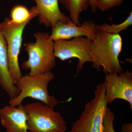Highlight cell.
Returning a JSON list of instances; mask_svg holds the SVG:
<instances>
[{
    "mask_svg": "<svg viewBox=\"0 0 132 132\" xmlns=\"http://www.w3.org/2000/svg\"><path fill=\"white\" fill-rule=\"evenodd\" d=\"M34 6L40 24L53 27L59 21L66 22L71 20L60 10L59 0H34Z\"/></svg>",
    "mask_w": 132,
    "mask_h": 132,
    "instance_id": "11",
    "label": "cell"
},
{
    "mask_svg": "<svg viewBox=\"0 0 132 132\" xmlns=\"http://www.w3.org/2000/svg\"><path fill=\"white\" fill-rule=\"evenodd\" d=\"M34 36L36 40L35 43L24 44L29 58L21 64L23 69L29 71L28 75L33 76L50 72L56 65L54 43L49 34L37 32Z\"/></svg>",
    "mask_w": 132,
    "mask_h": 132,
    "instance_id": "2",
    "label": "cell"
},
{
    "mask_svg": "<svg viewBox=\"0 0 132 132\" xmlns=\"http://www.w3.org/2000/svg\"><path fill=\"white\" fill-rule=\"evenodd\" d=\"M33 19L31 17L24 22L16 23L8 17H6L3 21L0 22V32L7 45L9 72L15 85L22 76L19 63L22 34L25 27Z\"/></svg>",
    "mask_w": 132,
    "mask_h": 132,
    "instance_id": "6",
    "label": "cell"
},
{
    "mask_svg": "<svg viewBox=\"0 0 132 132\" xmlns=\"http://www.w3.org/2000/svg\"><path fill=\"white\" fill-rule=\"evenodd\" d=\"M97 0H89V6L91 7L92 12L95 13L97 10Z\"/></svg>",
    "mask_w": 132,
    "mask_h": 132,
    "instance_id": "19",
    "label": "cell"
},
{
    "mask_svg": "<svg viewBox=\"0 0 132 132\" xmlns=\"http://www.w3.org/2000/svg\"><path fill=\"white\" fill-rule=\"evenodd\" d=\"M59 3L64 5L69 12V17L72 21L77 26H80V14L87 10L89 0H60Z\"/></svg>",
    "mask_w": 132,
    "mask_h": 132,
    "instance_id": "13",
    "label": "cell"
},
{
    "mask_svg": "<svg viewBox=\"0 0 132 132\" xmlns=\"http://www.w3.org/2000/svg\"><path fill=\"white\" fill-rule=\"evenodd\" d=\"M0 119L6 132H29L22 104L17 106L9 105L0 108Z\"/></svg>",
    "mask_w": 132,
    "mask_h": 132,
    "instance_id": "10",
    "label": "cell"
},
{
    "mask_svg": "<svg viewBox=\"0 0 132 132\" xmlns=\"http://www.w3.org/2000/svg\"><path fill=\"white\" fill-rule=\"evenodd\" d=\"M123 0H97V8L102 11H106L112 8L120 6Z\"/></svg>",
    "mask_w": 132,
    "mask_h": 132,
    "instance_id": "17",
    "label": "cell"
},
{
    "mask_svg": "<svg viewBox=\"0 0 132 132\" xmlns=\"http://www.w3.org/2000/svg\"><path fill=\"white\" fill-rule=\"evenodd\" d=\"M115 118L114 114L107 108L103 119L102 132H116L114 130L113 121Z\"/></svg>",
    "mask_w": 132,
    "mask_h": 132,
    "instance_id": "16",
    "label": "cell"
},
{
    "mask_svg": "<svg viewBox=\"0 0 132 132\" xmlns=\"http://www.w3.org/2000/svg\"><path fill=\"white\" fill-rule=\"evenodd\" d=\"M38 16L34 6L29 10L25 6L16 5L11 9L10 13V19L16 23H21L26 21L29 18Z\"/></svg>",
    "mask_w": 132,
    "mask_h": 132,
    "instance_id": "14",
    "label": "cell"
},
{
    "mask_svg": "<svg viewBox=\"0 0 132 132\" xmlns=\"http://www.w3.org/2000/svg\"><path fill=\"white\" fill-rule=\"evenodd\" d=\"M122 132H132V123H125L121 127Z\"/></svg>",
    "mask_w": 132,
    "mask_h": 132,
    "instance_id": "18",
    "label": "cell"
},
{
    "mask_svg": "<svg viewBox=\"0 0 132 132\" xmlns=\"http://www.w3.org/2000/svg\"><path fill=\"white\" fill-rule=\"evenodd\" d=\"M54 78V74L51 71L37 75L22 76L15 84L20 93L15 98L10 100L9 105L18 106L24 99L31 98L54 108L59 105V101L50 95L48 86Z\"/></svg>",
    "mask_w": 132,
    "mask_h": 132,
    "instance_id": "3",
    "label": "cell"
},
{
    "mask_svg": "<svg viewBox=\"0 0 132 132\" xmlns=\"http://www.w3.org/2000/svg\"><path fill=\"white\" fill-rule=\"evenodd\" d=\"M122 47L123 41L120 34H110L98 29L90 47L94 68L100 71L102 67L105 74L123 72L119 60Z\"/></svg>",
    "mask_w": 132,
    "mask_h": 132,
    "instance_id": "1",
    "label": "cell"
},
{
    "mask_svg": "<svg viewBox=\"0 0 132 132\" xmlns=\"http://www.w3.org/2000/svg\"><path fill=\"white\" fill-rule=\"evenodd\" d=\"M98 30L94 22L86 21L78 26L70 20L66 22L59 21L52 27L50 38L54 41L69 40L71 38L85 36L94 39Z\"/></svg>",
    "mask_w": 132,
    "mask_h": 132,
    "instance_id": "9",
    "label": "cell"
},
{
    "mask_svg": "<svg viewBox=\"0 0 132 132\" xmlns=\"http://www.w3.org/2000/svg\"><path fill=\"white\" fill-rule=\"evenodd\" d=\"M105 84L97 85L94 98L85 104L79 118L69 132H102L103 119L108 104L105 100Z\"/></svg>",
    "mask_w": 132,
    "mask_h": 132,
    "instance_id": "5",
    "label": "cell"
},
{
    "mask_svg": "<svg viewBox=\"0 0 132 132\" xmlns=\"http://www.w3.org/2000/svg\"><path fill=\"white\" fill-rule=\"evenodd\" d=\"M29 132H65L67 123L59 112L41 102L24 106Z\"/></svg>",
    "mask_w": 132,
    "mask_h": 132,
    "instance_id": "4",
    "label": "cell"
},
{
    "mask_svg": "<svg viewBox=\"0 0 132 132\" xmlns=\"http://www.w3.org/2000/svg\"><path fill=\"white\" fill-rule=\"evenodd\" d=\"M105 100L108 104L116 99L126 101L132 109V73L126 70L120 73L106 74Z\"/></svg>",
    "mask_w": 132,
    "mask_h": 132,
    "instance_id": "8",
    "label": "cell"
},
{
    "mask_svg": "<svg viewBox=\"0 0 132 132\" xmlns=\"http://www.w3.org/2000/svg\"><path fill=\"white\" fill-rule=\"evenodd\" d=\"M132 24V12L129 16L122 23L118 24H112V25L104 23L97 26V29L104 31L110 34H119L121 31L126 30Z\"/></svg>",
    "mask_w": 132,
    "mask_h": 132,
    "instance_id": "15",
    "label": "cell"
},
{
    "mask_svg": "<svg viewBox=\"0 0 132 132\" xmlns=\"http://www.w3.org/2000/svg\"><path fill=\"white\" fill-rule=\"evenodd\" d=\"M91 40L83 36L73 38L71 40H59L54 41V54L55 57L61 61L76 58L79 61L76 70L78 73L87 62H92L90 53Z\"/></svg>",
    "mask_w": 132,
    "mask_h": 132,
    "instance_id": "7",
    "label": "cell"
},
{
    "mask_svg": "<svg viewBox=\"0 0 132 132\" xmlns=\"http://www.w3.org/2000/svg\"><path fill=\"white\" fill-rule=\"evenodd\" d=\"M0 86L6 93L10 100L15 98L20 91L14 84L9 68L7 45L2 34L0 32Z\"/></svg>",
    "mask_w": 132,
    "mask_h": 132,
    "instance_id": "12",
    "label": "cell"
}]
</instances>
